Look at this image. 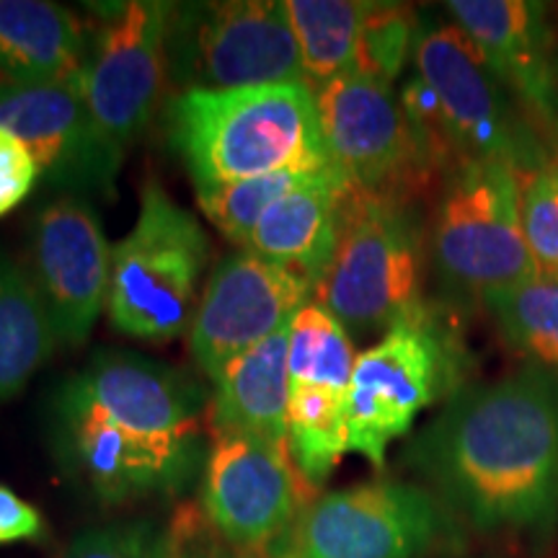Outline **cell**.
<instances>
[{
  "instance_id": "obj_1",
  "label": "cell",
  "mask_w": 558,
  "mask_h": 558,
  "mask_svg": "<svg viewBox=\"0 0 558 558\" xmlns=\"http://www.w3.org/2000/svg\"><path fill=\"white\" fill-rule=\"evenodd\" d=\"M47 407L60 465L104 501L166 497L197 476L205 390L184 369L104 349Z\"/></svg>"
},
{
  "instance_id": "obj_2",
  "label": "cell",
  "mask_w": 558,
  "mask_h": 558,
  "mask_svg": "<svg viewBox=\"0 0 558 558\" xmlns=\"http://www.w3.org/2000/svg\"><path fill=\"white\" fill-rule=\"evenodd\" d=\"M409 458L471 525L548 527L558 512V378L525 367L456 390Z\"/></svg>"
},
{
  "instance_id": "obj_3",
  "label": "cell",
  "mask_w": 558,
  "mask_h": 558,
  "mask_svg": "<svg viewBox=\"0 0 558 558\" xmlns=\"http://www.w3.org/2000/svg\"><path fill=\"white\" fill-rule=\"evenodd\" d=\"M171 148L194 186L329 166L316 90L305 81L179 90L166 107Z\"/></svg>"
},
{
  "instance_id": "obj_4",
  "label": "cell",
  "mask_w": 558,
  "mask_h": 558,
  "mask_svg": "<svg viewBox=\"0 0 558 558\" xmlns=\"http://www.w3.org/2000/svg\"><path fill=\"white\" fill-rule=\"evenodd\" d=\"M424 235L409 202L349 190L333 259L313 303L344 329H393L427 311Z\"/></svg>"
},
{
  "instance_id": "obj_5",
  "label": "cell",
  "mask_w": 558,
  "mask_h": 558,
  "mask_svg": "<svg viewBox=\"0 0 558 558\" xmlns=\"http://www.w3.org/2000/svg\"><path fill=\"white\" fill-rule=\"evenodd\" d=\"M209 241L199 220L148 181L135 226L111 248L107 316L124 337L169 341L192 329Z\"/></svg>"
},
{
  "instance_id": "obj_6",
  "label": "cell",
  "mask_w": 558,
  "mask_h": 558,
  "mask_svg": "<svg viewBox=\"0 0 558 558\" xmlns=\"http://www.w3.org/2000/svg\"><path fill=\"white\" fill-rule=\"evenodd\" d=\"M432 259L452 290L484 298L538 271L522 230V173L507 160H465L445 177Z\"/></svg>"
},
{
  "instance_id": "obj_7",
  "label": "cell",
  "mask_w": 558,
  "mask_h": 558,
  "mask_svg": "<svg viewBox=\"0 0 558 558\" xmlns=\"http://www.w3.org/2000/svg\"><path fill=\"white\" fill-rule=\"evenodd\" d=\"M166 52L173 94L305 81L288 5L279 0L173 3Z\"/></svg>"
},
{
  "instance_id": "obj_8",
  "label": "cell",
  "mask_w": 558,
  "mask_h": 558,
  "mask_svg": "<svg viewBox=\"0 0 558 558\" xmlns=\"http://www.w3.org/2000/svg\"><path fill=\"white\" fill-rule=\"evenodd\" d=\"M458 373V349L429 308L396 324L354 362L347 388L349 450L383 469L388 445L456 388Z\"/></svg>"
},
{
  "instance_id": "obj_9",
  "label": "cell",
  "mask_w": 558,
  "mask_h": 558,
  "mask_svg": "<svg viewBox=\"0 0 558 558\" xmlns=\"http://www.w3.org/2000/svg\"><path fill=\"white\" fill-rule=\"evenodd\" d=\"M414 65L442 104L460 163L494 158L520 173L548 163L538 135L514 111V96L460 26L418 21Z\"/></svg>"
},
{
  "instance_id": "obj_10",
  "label": "cell",
  "mask_w": 558,
  "mask_h": 558,
  "mask_svg": "<svg viewBox=\"0 0 558 558\" xmlns=\"http://www.w3.org/2000/svg\"><path fill=\"white\" fill-rule=\"evenodd\" d=\"M316 107L331 166L352 190L409 202L435 179L386 83L349 70L316 88Z\"/></svg>"
},
{
  "instance_id": "obj_11",
  "label": "cell",
  "mask_w": 558,
  "mask_h": 558,
  "mask_svg": "<svg viewBox=\"0 0 558 558\" xmlns=\"http://www.w3.org/2000/svg\"><path fill=\"white\" fill-rule=\"evenodd\" d=\"M313 501L288 445L264 437H215L205 463L202 512L241 556L271 554L290 538Z\"/></svg>"
},
{
  "instance_id": "obj_12",
  "label": "cell",
  "mask_w": 558,
  "mask_h": 558,
  "mask_svg": "<svg viewBox=\"0 0 558 558\" xmlns=\"http://www.w3.org/2000/svg\"><path fill=\"white\" fill-rule=\"evenodd\" d=\"M445 533L437 499L401 481H373L313 499L279 558H427Z\"/></svg>"
},
{
  "instance_id": "obj_13",
  "label": "cell",
  "mask_w": 558,
  "mask_h": 558,
  "mask_svg": "<svg viewBox=\"0 0 558 558\" xmlns=\"http://www.w3.org/2000/svg\"><path fill=\"white\" fill-rule=\"evenodd\" d=\"M90 54L81 78L83 99L99 128L128 150L148 130L169 81V26L173 3L128 0L94 5Z\"/></svg>"
},
{
  "instance_id": "obj_14",
  "label": "cell",
  "mask_w": 558,
  "mask_h": 558,
  "mask_svg": "<svg viewBox=\"0 0 558 558\" xmlns=\"http://www.w3.org/2000/svg\"><path fill=\"white\" fill-rule=\"evenodd\" d=\"M313 300V288L295 271L277 267L248 248L233 251L209 275L190 329L197 367L218 380L243 352L290 329Z\"/></svg>"
},
{
  "instance_id": "obj_15",
  "label": "cell",
  "mask_w": 558,
  "mask_h": 558,
  "mask_svg": "<svg viewBox=\"0 0 558 558\" xmlns=\"http://www.w3.org/2000/svg\"><path fill=\"white\" fill-rule=\"evenodd\" d=\"M0 128L29 148L41 179L54 190L114 199L124 148L99 128L81 83L0 90Z\"/></svg>"
},
{
  "instance_id": "obj_16",
  "label": "cell",
  "mask_w": 558,
  "mask_h": 558,
  "mask_svg": "<svg viewBox=\"0 0 558 558\" xmlns=\"http://www.w3.org/2000/svg\"><path fill=\"white\" fill-rule=\"evenodd\" d=\"M32 282L60 344L81 347L107 308L111 246L101 218L83 197L39 207L32 222Z\"/></svg>"
},
{
  "instance_id": "obj_17",
  "label": "cell",
  "mask_w": 558,
  "mask_h": 558,
  "mask_svg": "<svg viewBox=\"0 0 558 558\" xmlns=\"http://www.w3.org/2000/svg\"><path fill=\"white\" fill-rule=\"evenodd\" d=\"M448 13L527 114L558 135V73L543 5L530 0H452Z\"/></svg>"
},
{
  "instance_id": "obj_18",
  "label": "cell",
  "mask_w": 558,
  "mask_h": 558,
  "mask_svg": "<svg viewBox=\"0 0 558 558\" xmlns=\"http://www.w3.org/2000/svg\"><path fill=\"white\" fill-rule=\"evenodd\" d=\"M349 190V181L329 166L316 181L275 202L254 228L246 248L277 267L295 271L316 295L337 251L341 207Z\"/></svg>"
},
{
  "instance_id": "obj_19",
  "label": "cell",
  "mask_w": 558,
  "mask_h": 558,
  "mask_svg": "<svg viewBox=\"0 0 558 558\" xmlns=\"http://www.w3.org/2000/svg\"><path fill=\"white\" fill-rule=\"evenodd\" d=\"M90 26L47 0H0V73L9 86L81 83Z\"/></svg>"
},
{
  "instance_id": "obj_20",
  "label": "cell",
  "mask_w": 558,
  "mask_h": 558,
  "mask_svg": "<svg viewBox=\"0 0 558 558\" xmlns=\"http://www.w3.org/2000/svg\"><path fill=\"white\" fill-rule=\"evenodd\" d=\"M290 329L235 357L215 380L207 403L213 437L248 435L288 445Z\"/></svg>"
},
{
  "instance_id": "obj_21",
  "label": "cell",
  "mask_w": 558,
  "mask_h": 558,
  "mask_svg": "<svg viewBox=\"0 0 558 558\" xmlns=\"http://www.w3.org/2000/svg\"><path fill=\"white\" fill-rule=\"evenodd\" d=\"M54 347L58 337L32 275L0 254V401L16 396Z\"/></svg>"
},
{
  "instance_id": "obj_22",
  "label": "cell",
  "mask_w": 558,
  "mask_h": 558,
  "mask_svg": "<svg viewBox=\"0 0 558 558\" xmlns=\"http://www.w3.org/2000/svg\"><path fill=\"white\" fill-rule=\"evenodd\" d=\"M305 83L316 90L354 70L362 19L360 0H284Z\"/></svg>"
},
{
  "instance_id": "obj_23",
  "label": "cell",
  "mask_w": 558,
  "mask_h": 558,
  "mask_svg": "<svg viewBox=\"0 0 558 558\" xmlns=\"http://www.w3.org/2000/svg\"><path fill=\"white\" fill-rule=\"evenodd\" d=\"M481 300L507 344L533 367L558 378V277L538 269Z\"/></svg>"
},
{
  "instance_id": "obj_24",
  "label": "cell",
  "mask_w": 558,
  "mask_h": 558,
  "mask_svg": "<svg viewBox=\"0 0 558 558\" xmlns=\"http://www.w3.org/2000/svg\"><path fill=\"white\" fill-rule=\"evenodd\" d=\"M288 450L300 476L316 488L349 452L347 393L331 388H290Z\"/></svg>"
},
{
  "instance_id": "obj_25",
  "label": "cell",
  "mask_w": 558,
  "mask_h": 558,
  "mask_svg": "<svg viewBox=\"0 0 558 558\" xmlns=\"http://www.w3.org/2000/svg\"><path fill=\"white\" fill-rule=\"evenodd\" d=\"M354 344L349 331L320 308L308 303L290 324V388H331L347 393L352 380Z\"/></svg>"
},
{
  "instance_id": "obj_26",
  "label": "cell",
  "mask_w": 558,
  "mask_h": 558,
  "mask_svg": "<svg viewBox=\"0 0 558 558\" xmlns=\"http://www.w3.org/2000/svg\"><path fill=\"white\" fill-rule=\"evenodd\" d=\"M329 166H324V169H288L269 173V177L228 181V184L213 186H194L197 190V205L205 213V218L230 243H239V246L246 248L251 233L259 226L264 213L275 202L300 190V186L316 181Z\"/></svg>"
},
{
  "instance_id": "obj_27",
  "label": "cell",
  "mask_w": 558,
  "mask_h": 558,
  "mask_svg": "<svg viewBox=\"0 0 558 558\" xmlns=\"http://www.w3.org/2000/svg\"><path fill=\"white\" fill-rule=\"evenodd\" d=\"M418 19L403 3H367L362 19L354 73L390 86L414 58Z\"/></svg>"
},
{
  "instance_id": "obj_28",
  "label": "cell",
  "mask_w": 558,
  "mask_h": 558,
  "mask_svg": "<svg viewBox=\"0 0 558 558\" xmlns=\"http://www.w3.org/2000/svg\"><path fill=\"white\" fill-rule=\"evenodd\" d=\"M171 525L156 518L117 520L86 527L58 558H169Z\"/></svg>"
},
{
  "instance_id": "obj_29",
  "label": "cell",
  "mask_w": 558,
  "mask_h": 558,
  "mask_svg": "<svg viewBox=\"0 0 558 558\" xmlns=\"http://www.w3.org/2000/svg\"><path fill=\"white\" fill-rule=\"evenodd\" d=\"M522 179V230L541 271L558 277V158Z\"/></svg>"
},
{
  "instance_id": "obj_30",
  "label": "cell",
  "mask_w": 558,
  "mask_h": 558,
  "mask_svg": "<svg viewBox=\"0 0 558 558\" xmlns=\"http://www.w3.org/2000/svg\"><path fill=\"white\" fill-rule=\"evenodd\" d=\"M399 101L411 124V132H414L418 150H422L424 163L429 166L435 177L437 173H448L450 177L460 166L458 148L452 143L442 104H439L435 90L429 88V83L416 70L401 86Z\"/></svg>"
},
{
  "instance_id": "obj_31",
  "label": "cell",
  "mask_w": 558,
  "mask_h": 558,
  "mask_svg": "<svg viewBox=\"0 0 558 558\" xmlns=\"http://www.w3.org/2000/svg\"><path fill=\"white\" fill-rule=\"evenodd\" d=\"M39 163L16 135L0 128V218L13 213L37 190Z\"/></svg>"
},
{
  "instance_id": "obj_32",
  "label": "cell",
  "mask_w": 558,
  "mask_h": 558,
  "mask_svg": "<svg viewBox=\"0 0 558 558\" xmlns=\"http://www.w3.org/2000/svg\"><path fill=\"white\" fill-rule=\"evenodd\" d=\"M47 535L45 514L32 501L0 484V546L11 543H37Z\"/></svg>"
},
{
  "instance_id": "obj_33",
  "label": "cell",
  "mask_w": 558,
  "mask_h": 558,
  "mask_svg": "<svg viewBox=\"0 0 558 558\" xmlns=\"http://www.w3.org/2000/svg\"><path fill=\"white\" fill-rule=\"evenodd\" d=\"M241 558H279L277 554H254V556H241Z\"/></svg>"
},
{
  "instance_id": "obj_34",
  "label": "cell",
  "mask_w": 558,
  "mask_h": 558,
  "mask_svg": "<svg viewBox=\"0 0 558 558\" xmlns=\"http://www.w3.org/2000/svg\"><path fill=\"white\" fill-rule=\"evenodd\" d=\"M5 88H11V86H9V81H5V75L0 73V90H5Z\"/></svg>"
}]
</instances>
